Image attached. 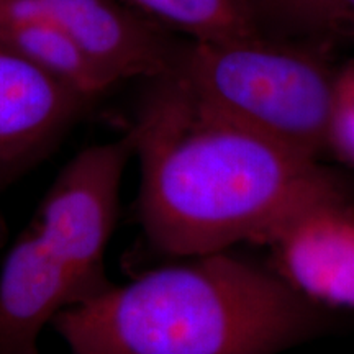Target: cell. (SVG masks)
Masks as SVG:
<instances>
[{"label": "cell", "instance_id": "6da1fadb", "mask_svg": "<svg viewBox=\"0 0 354 354\" xmlns=\"http://www.w3.org/2000/svg\"><path fill=\"white\" fill-rule=\"evenodd\" d=\"M148 82L128 133L141 228L161 253L184 259L266 246L310 203L346 194L320 159L227 120L174 69Z\"/></svg>", "mask_w": 354, "mask_h": 354}, {"label": "cell", "instance_id": "7a4b0ae2", "mask_svg": "<svg viewBox=\"0 0 354 354\" xmlns=\"http://www.w3.org/2000/svg\"><path fill=\"white\" fill-rule=\"evenodd\" d=\"M184 259L59 313L71 354H281L331 328L271 266L232 250Z\"/></svg>", "mask_w": 354, "mask_h": 354}, {"label": "cell", "instance_id": "3957f363", "mask_svg": "<svg viewBox=\"0 0 354 354\" xmlns=\"http://www.w3.org/2000/svg\"><path fill=\"white\" fill-rule=\"evenodd\" d=\"M212 110L310 158L328 151L336 74L323 44L259 33L184 43L174 66Z\"/></svg>", "mask_w": 354, "mask_h": 354}, {"label": "cell", "instance_id": "277c9868", "mask_svg": "<svg viewBox=\"0 0 354 354\" xmlns=\"http://www.w3.org/2000/svg\"><path fill=\"white\" fill-rule=\"evenodd\" d=\"M133 154L130 133L79 151L53 180L30 223L69 269L86 300L112 286L104 259L117 223L122 177Z\"/></svg>", "mask_w": 354, "mask_h": 354}, {"label": "cell", "instance_id": "5b68a950", "mask_svg": "<svg viewBox=\"0 0 354 354\" xmlns=\"http://www.w3.org/2000/svg\"><path fill=\"white\" fill-rule=\"evenodd\" d=\"M91 100L0 41V192L56 148Z\"/></svg>", "mask_w": 354, "mask_h": 354}, {"label": "cell", "instance_id": "8992f818", "mask_svg": "<svg viewBox=\"0 0 354 354\" xmlns=\"http://www.w3.org/2000/svg\"><path fill=\"white\" fill-rule=\"evenodd\" d=\"M271 268L317 307L354 310V205L346 194L310 203L266 245Z\"/></svg>", "mask_w": 354, "mask_h": 354}, {"label": "cell", "instance_id": "52a82bcc", "mask_svg": "<svg viewBox=\"0 0 354 354\" xmlns=\"http://www.w3.org/2000/svg\"><path fill=\"white\" fill-rule=\"evenodd\" d=\"M81 51L117 84L174 69L184 43L138 8L118 0H35Z\"/></svg>", "mask_w": 354, "mask_h": 354}, {"label": "cell", "instance_id": "ba28073f", "mask_svg": "<svg viewBox=\"0 0 354 354\" xmlns=\"http://www.w3.org/2000/svg\"><path fill=\"white\" fill-rule=\"evenodd\" d=\"M84 300L69 269L28 225L0 271V354H39L44 326Z\"/></svg>", "mask_w": 354, "mask_h": 354}, {"label": "cell", "instance_id": "9c48e42d", "mask_svg": "<svg viewBox=\"0 0 354 354\" xmlns=\"http://www.w3.org/2000/svg\"><path fill=\"white\" fill-rule=\"evenodd\" d=\"M0 41L91 99L113 86L35 0H0Z\"/></svg>", "mask_w": 354, "mask_h": 354}, {"label": "cell", "instance_id": "30bf717a", "mask_svg": "<svg viewBox=\"0 0 354 354\" xmlns=\"http://www.w3.org/2000/svg\"><path fill=\"white\" fill-rule=\"evenodd\" d=\"M190 41H228L263 33L250 0H127Z\"/></svg>", "mask_w": 354, "mask_h": 354}, {"label": "cell", "instance_id": "8fae6325", "mask_svg": "<svg viewBox=\"0 0 354 354\" xmlns=\"http://www.w3.org/2000/svg\"><path fill=\"white\" fill-rule=\"evenodd\" d=\"M261 30L328 43L354 38V0H250Z\"/></svg>", "mask_w": 354, "mask_h": 354}, {"label": "cell", "instance_id": "7c38bea8", "mask_svg": "<svg viewBox=\"0 0 354 354\" xmlns=\"http://www.w3.org/2000/svg\"><path fill=\"white\" fill-rule=\"evenodd\" d=\"M328 151L354 167V61L338 69L328 128Z\"/></svg>", "mask_w": 354, "mask_h": 354}]
</instances>
